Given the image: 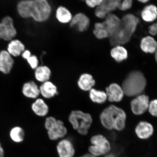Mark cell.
Returning <instances> with one entry per match:
<instances>
[{
	"label": "cell",
	"instance_id": "40",
	"mask_svg": "<svg viewBox=\"0 0 157 157\" xmlns=\"http://www.w3.org/2000/svg\"><path fill=\"white\" fill-rule=\"evenodd\" d=\"M139 1L141 3H145L149 2V1H148V0H140V1Z\"/></svg>",
	"mask_w": 157,
	"mask_h": 157
},
{
	"label": "cell",
	"instance_id": "3",
	"mask_svg": "<svg viewBox=\"0 0 157 157\" xmlns=\"http://www.w3.org/2000/svg\"><path fill=\"white\" fill-rule=\"evenodd\" d=\"M126 117V114L122 109L111 105L101 113L100 119L105 128L121 131L124 128Z\"/></svg>",
	"mask_w": 157,
	"mask_h": 157
},
{
	"label": "cell",
	"instance_id": "21",
	"mask_svg": "<svg viewBox=\"0 0 157 157\" xmlns=\"http://www.w3.org/2000/svg\"><path fill=\"white\" fill-rule=\"evenodd\" d=\"M35 70V78L37 81L42 83L50 80L52 76V71L48 67L40 66Z\"/></svg>",
	"mask_w": 157,
	"mask_h": 157
},
{
	"label": "cell",
	"instance_id": "2",
	"mask_svg": "<svg viewBox=\"0 0 157 157\" xmlns=\"http://www.w3.org/2000/svg\"><path fill=\"white\" fill-rule=\"evenodd\" d=\"M140 22L138 17L128 13L120 19L118 28L112 37L109 38L112 46H122L130 41Z\"/></svg>",
	"mask_w": 157,
	"mask_h": 157
},
{
	"label": "cell",
	"instance_id": "15",
	"mask_svg": "<svg viewBox=\"0 0 157 157\" xmlns=\"http://www.w3.org/2000/svg\"><path fill=\"white\" fill-rule=\"evenodd\" d=\"M13 63L14 60L7 51L2 50L0 52V71L2 73L5 74L10 73Z\"/></svg>",
	"mask_w": 157,
	"mask_h": 157
},
{
	"label": "cell",
	"instance_id": "9",
	"mask_svg": "<svg viewBox=\"0 0 157 157\" xmlns=\"http://www.w3.org/2000/svg\"><path fill=\"white\" fill-rule=\"evenodd\" d=\"M56 150L59 157H75V147L70 139L64 138L59 140Z\"/></svg>",
	"mask_w": 157,
	"mask_h": 157
},
{
	"label": "cell",
	"instance_id": "16",
	"mask_svg": "<svg viewBox=\"0 0 157 157\" xmlns=\"http://www.w3.org/2000/svg\"><path fill=\"white\" fill-rule=\"evenodd\" d=\"M22 93L25 97L29 99H36L40 95L39 87L34 81L27 82L23 85Z\"/></svg>",
	"mask_w": 157,
	"mask_h": 157
},
{
	"label": "cell",
	"instance_id": "1",
	"mask_svg": "<svg viewBox=\"0 0 157 157\" xmlns=\"http://www.w3.org/2000/svg\"><path fill=\"white\" fill-rule=\"evenodd\" d=\"M17 11L25 19L32 18L37 22L48 20L52 12V8L46 0H25L17 4Z\"/></svg>",
	"mask_w": 157,
	"mask_h": 157
},
{
	"label": "cell",
	"instance_id": "33",
	"mask_svg": "<svg viewBox=\"0 0 157 157\" xmlns=\"http://www.w3.org/2000/svg\"><path fill=\"white\" fill-rule=\"evenodd\" d=\"M149 111L152 115L157 117V100H153L149 105Z\"/></svg>",
	"mask_w": 157,
	"mask_h": 157
},
{
	"label": "cell",
	"instance_id": "29",
	"mask_svg": "<svg viewBox=\"0 0 157 157\" xmlns=\"http://www.w3.org/2000/svg\"><path fill=\"white\" fill-rule=\"evenodd\" d=\"M93 34L96 38L99 39L109 38V35L104 27L103 22L95 23Z\"/></svg>",
	"mask_w": 157,
	"mask_h": 157
},
{
	"label": "cell",
	"instance_id": "41",
	"mask_svg": "<svg viewBox=\"0 0 157 157\" xmlns=\"http://www.w3.org/2000/svg\"><path fill=\"white\" fill-rule=\"evenodd\" d=\"M155 60L156 61V62L157 63V49L156 51L155 52Z\"/></svg>",
	"mask_w": 157,
	"mask_h": 157
},
{
	"label": "cell",
	"instance_id": "39",
	"mask_svg": "<svg viewBox=\"0 0 157 157\" xmlns=\"http://www.w3.org/2000/svg\"><path fill=\"white\" fill-rule=\"evenodd\" d=\"M104 157H116L114 154H109L106 155Z\"/></svg>",
	"mask_w": 157,
	"mask_h": 157
},
{
	"label": "cell",
	"instance_id": "13",
	"mask_svg": "<svg viewBox=\"0 0 157 157\" xmlns=\"http://www.w3.org/2000/svg\"><path fill=\"white\" fill-rule=\"evenodd\" d=\"M105 19V20L103 22L110 38L114 35L118 28L120 19L112 13L108 14Z\"/></svg>",
	"mask_w": 157,
	"mask_h": 157
},
{
	"label": "cell",
	"instance_id": "5",
	"mask_svg": "<svg viewBox=\"0 0 157 157\" xmlns=\"http://www.w3.org/2000/svg\"><path fill=\"white\" fill-rule=\"evenodd\" d=\"M72 128L83 136L88 134L93 123V118L90 113L80 110L72 111L68 117Z\"/></svg>",
	"mask_w": 157,
	"mask_h": 157
},
{
	"label": "cell",
	"instance_id": "20",
	"mask_svg": "<svg viewBox=\"0 0 157 157\" xmlns=\"http://www.w3.org/2000/svg\"><path fill=\"white\" fill-rule=\"evenodd\" d=\"M154 129L150 123L142 121L137 125L135 132L137 136L141 139H145L151 136Z\"/></svg>",
	"mask_w": 157,
	"mask_h": 157
},
{
	"label": "cell",
	"instance_id": "35",
	"mask_svg": "<svg viewBox=\"0 0 157 157\" xmlns=\"http://www.w3.org/2000/svg\"><path fill=\"white\" fill-rule=\"evenodd\" d=\"M148 32L151 35H156V29L155 23L151 25L148 27Z\"/></svg>",
	"mask_w": 157,
	"mask_h": 157
},
{
	"label": "cell",
	"instance_id": "25",
	"mask_svg": "<svg viewBox=\"0 0 157 157\" xmlns=\"http://www.w3.org/2000/svg\"><path fill=\"white\" fill-rule=\"evenodd\" d=\"M141 16L143 20L147 22H152L157 18V8L155 6H147L143 10Z\"/></svg>",
	"mask_w": 157,
	"mask_h": 157
},
{
	"label": "cell",
	"instance_id": "24",
	"mask_svg": "<svg viewBox=\"0 0 157 157\" xmlns=\"http://www.w3.org/2000/svg\"><path fill=\"white\" fill-rule=\"evenodd\" d=\"M25 50V45L21 41L15 39L11 41L7 47V52L13 56L20 55Z\"/></svg>",
	"mask_w": 157,
	"mask_h": 157
},
{
	"label": "cell",
	"instance_id": "32",
	"mask_svg": "<svg viewBox=\"0 0 157 157\" xmlns=\"http://www.w3.org/2000/svg\"><path fill=\"white\" fill-rule=\"evenodd\" d=\"M27 60L32 69L35 70L39 66L38 59L35 55H31Z\"/></svg>",
	"mask_w": 157,
	"mask_h": 157
},
{
	"label": "cell",
	"instance_id": "4",
	"mask_svg": "<svg viewBox=\"0 0 157 157\" xmlns=\"http://www.w3.org/2000/svg\"><path fill=\"white\" fill-rule=\"evenodd\" d=\"M146 85V80L144 74L138 70L129 73L122 84L124 93L129 97L139 95L144 91Z\"/></svg>",
	"mask_w": 157,
	"mask_h": 157
},
{
	"label": "cell",
	"instance_id": "17",
	"mask_svg": "<svg viewBox=\"0 0 157 157\" xmlns=\"http://www.w3.org/2000/svg\"><path fill=\"white\" fill-rule=\"evenodd\" d=\"M33 112L37 116L44 117L48 115L49 112L48 105L42 98H38L35 99L31 105Z\"/></svg>",
	"mask_w": 157,
	"mask_h": 157
},
{
	"label": "cell",
	"instance_id": "42",
	"mask_svg": "<svg viewBox=\"0 0 157 157\" xmlns=\"http://www.w3.org/2000/svg\"><path fill=\"white\" fill-rule=\"evenodd\" d=\"M156 29V35H157V22L155 23Z\"/></svg>",
	"mask_w": 157,
	"mask_h": 157
},
{
	"label": "cell",
	"instance_id": "34",
	"mask_svg": "<svg viewBox=\"0 0 157 157\" xmlns=\"http://www.w3.org/2000/svg\"><path fill=\"white\" fill-rule=\"evenodd\" d=\"M102 1L103 0H86L85 3L88 7L94 8L99 6Z\"/></svg>",
	"mask_w": 157,
	"mask_h": 157
},
{
	"label": "cell",
	"instance_id": "12",
	"mask_svg": "<svg viewBox=\"0 0 157 157\" xmlns=\"http://www.w3.org/2000/svg\"><path fill=\"white\" fill-rule=\"evenodd\" d=\"M149 105L148 97L144 95L139 96L131 102V109L133 113L137 115L144 113L148 109Z\"/></svg>",
	"mask_w": 157,
	"mask_h": 157
},
{
	"label": "cell",
	"instance_id": "7",
	"mask_svg": "<svg viewBox=\"0 0 157 157\" xmlns=\"http://www.w3.org/2000/svg\"><path fill=\"white\" fill-rule=\"evenodd\" d=\"M17 34L13 19L9 16L4 17L0 22V39L11 40L16 36Z\"/></svg>",
	"mask_w": 157,
	"mask_h": 157
},
{
	"label": "cell",
	"instance_id": "26",
	"mask_svg": "<svg viewBox=\"0 0 157 157\" xmlns=\"http://www.w3.org/2000/svg\"><path fill=\"white\" fill-rule=\"evenodd\" d=\"M111 55L116 61L117 62H121L126 59L128 56L126 49L121 46L114 47L111 51Z\"/></svg>",
	"mask_w": 157,
	"mask_h": 157
},
{
	"label": "cell",
	"instance_id": "14",
	"mask_svg": "<svg viewBox=\"0 0 157 157\" xmlns=\"http://www.w3.org/2000/svg\"><path fill=\"white\" fill-rule=\"evenodd\" d=\"M39 87L40 95L44 99H52L58 94L57 87L50 80L41 84Z\"/></svg>",
	"mask_w": 157,
	"mask_h": 157
},
{
	"label": "cell",
	"instance_id": "31",
	"mask_svg": "<svg viewBox=\"0 0 157 157\" xmlns=\"http://www.w3.org/2000/svg\"><path fill=\"white\" fill-rule=\"evenodd\" d=\"M133 1L132 0L121 1L118 6L117 8L121 11H125L131 8L132 6Z\"/></svg>",
	"mask_w": 157,
	"mask_h": 157
},
{
	"label": "cell",
	"instance_id": "10",
	"mask_svg": "<svg viewBox=\"0 0 157 157\" xmlns=\"http://www.w3.org/2000/svg\"><path fill=\"white\" fill-rule=\"evenodd\" d=\"M68 130L63 121L58 120L56 124L50 130L47 131L49 139L56 141L63 139L67 135Z\"/></svg>",
	"mask_w": 157,
	"mask_h": 157
},
{
	"label": "cell",
	"instance_id": "22",
	"mask_svg": "<svg viewBox=\"0 0 157 157\" xmlns=\"http://www.w3.org/2000/svg\"><path fill=\"white\" fill-rule=\"evenodd\" d=\"M73 17L70 10L63 6H59L56 10V18L59 22L62 24L70 23Z\"/></svg>",
	"mask_w": 157,
	"mask_h": 157
},
{
	"label": "cell",
	"instance_id": "28",
	"mask_svg": "<svg viewBox=\"0 0 157 157\" xmlns=\"http://www.w3.org/2000/svg\"><path fill=\"white\" fill-rule=\"evenodd\" d=\"M10 136L13 142L21 143L24 140L25 132L24 129L19 126H16L11 129Z\"/></svg>",
	"mask_w": 157,
	"mask_h": 157
},
{
	"label": "cell",
	"instance_id": "8",
	"mask_svg": "<svg viewBox=\"0 0 157 157\" xmlns=\"http://www.w3.org/2000/svg\"><path fill=\"white\" fill-rule=\"evenodd\" d=\"M121 0H103L96 8L95 14L100 19L105 18L107 16L117 8Z\"/></svg>",
	"mask_w": 157,
	"mask_h": 157
},
{
	"label": "cell",
	"instance_id": "18",
	"mask_svg": "<svg viewBox=\"0 0 157 157\" xmlns=\"http://www.w3.org/2000/svg\"><path fill=\"white\" fill-rule=\"evenodd\" d=\"M106 95L109 101L119 102L123 99L124 92L120 86L116 83H113L106 88Z\"/></svg>",
	"mask_w": 157,
	"mask_h": 157
},
{
	"label": "cell",
	"instance_id": "27",
	"mask_svg": "<svg viewBox=\"0 0 157 157\" xmlns=\"http://www.w3.org/2000/svg\"><path fill=\"white\" fill-rule=\"evenodd\" d=\"M89 96L90 100L93 102L98 104L105 103L107 97L105 92L94 88L89 91Z\"/></svg>",
	"mask_w": 157,
	"mask_h": 157
},
{
	"label": "cell",
	"instance_id": "6",
	"mask_svg": "<svg viewBox=\"0 0 157 157\" xmlns=\"http://www.w3.org/2000/svg\"><path fill=\"white\" fill-rule=\"evenodd\" d=\"M91 145L88 147V153L97 157L105 156L109 154L111 146L107 139L101 135L92 136L90 139Z\"/></svg>",
	"mask_w": 157,
	"mask_h": 157
},
{
	"label": "cell",
	"instance_id": "38",
	"mask_svg": "<svg viewBox=\"0 0 157 157\" xmlns=\"http://www.w3.org/2000/svg\"><path fill=\"white\" fill-rule=\"evenodd\" d=\"M78 157H97L93 155L90 154L89 153H86Z\"/></svg>",
	"mask_w": 157,
	"mask_h": 157
},
{
	"label": "cell",
	"instance_id": "19",
	"mask_svg": "<svg viewBox=\"0 0 157 157\" xmlns=\"http://www.w3.org/2000/svg\"><path fill=\"white\" fill-rule=\"evenodd\" d=\"M95 81L91 75L87 73L82 74L77 81L78 87L82 91L89 92L95 85Z\"/></svg>",
	"mask_w": 157,
	"mask_h": 157
},
{
	"label": "cell",
	"instance_id": "37",
	"mask_svg": "<svg viewBox=\"0 0 157 157\" xmlns=\"http://www.w3.org/2000/svg\"><path fill=\"white\" fill-rule=\"evenodd\" d=\"M4 156V151L0 143V157H3Z\"/></svg>",
	"mask_w": 157,
	"mask_h": 157
},
{
	"label": "cell",
	"instance_id": "30",
	"mask_svg": "<svg viewBox=\"0 0 157 157\" xmlns=\"http://www.w3.org/2000/svg\"><path fill=\"white\" fill-rule=\"evenodd\" d=\"M58 119L56 117L52 116H50L47 117L45 119L44 126L45 128L47 131H48L54 126L56 124Z\"/></svg>",
	"mask_w": 157,
	"mask_h": 157
},
{
	"label": "cell",
	"instance_id": "11",
	"mask_svg": "<svg viewBox=\"0 0 157 157\" xmlns=\"http://www.w3.org/2000/svg\"><path fill=\"white\" fill-rule=\"evenodd\" d=\"M90 23V19L87 15L79 13L73 16L69 24L71 27H76L79 32H84L89 28Z\"/></svg>",
	"mask_w": 157,
	"mask_h": 157
},
{
	"label": "cell",
	"instance_id": "36",
	"mask_svg": "<svg viewBox=\"0 0 157 157\" xmlns=\"http://www.w3.org/2000/svg\"><path fill=\"white\" fill-rule=\"evenodd\" d=\"M31 52L29 50H25L24 52H22V57L25 60H27L31 56Z\"/></svg>",
	"mask_w": 157,
	"mask_h": 157
},
{
	"label": "cell",
	"instance_id": "23",
	"mask_svg": "<svg viewBox=\"0 0 157 157\" xmlns=\"http://www.w3.org/2000/svg\"><path fill=\"white\" fill-rule=\"evenodd\" d=\"M140 46L143 52L147 53H154L157 49V42L153 37L147 36L142 38Z\"/></svg>",
	"mask_w": 157,
	"mask_h": 157
}]
</instances>
